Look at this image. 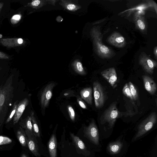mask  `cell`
<instances>
[{
  "instance_id": "obj_1",
  "label": "cell",
  "mask_w": 157,
  "mask_h": 157,
  "mask_svg": "<svg viewBox=\"0 0 157 157\" xmlns=\"http://www.w3.org/2000/svg\"><path fill=\"white\" fill-rule=\"evenodd\" d=\"M13 75H12L4 85L0 86V126L3 122L8 106L13 98Z\"/></svg>"
},
{
  "instance_id": "obj_2",
  "label": "cell",
  "mask_w": 157,
  "mask_h": 157,
  "mask_svg": "<svg viewBox=\"0 0 157 157\" xmlns=\"http://www.w3.org/2000/svg\"><path fill=\"white\" fill-rule=\"evenodd\" d=\"M94 49L98 55L103 58H110L113 57L115 52L110 48L102 43V36L100 30L98 28L93 27L91 31Z\"/></svg>"
},
{
  "instance_id": "obj_3",
  "label": "cell",
  "mask_w": 157,
  "mask_h": 157,
  "mask_svg": "<svg viewBox=\"0 0 157 157\" xmlns=\"http://www.w3.org/2000/svg\"><path fill=\"white\" fill-rule=\"evenodd\" d=\"M117 104L116 101L112 103L104 111L100 118L101 124L107 123L110 128L113 127L117 119L121 117V113L118 111Z\"/></svg>"
},
{
  "instance_id": "obj_4",
  "label": "cell",
  "mask_w": 157,
  "mask_h": 157,
  "mask_svg": "<svg viewBox=\"0 0 157 157\" xmlns=\"http://www.w3.org/2000/svg\"><path fill=\"white\" fill-rule=\"evenodd\" d=\"M157 114L155 112H152L138 125V132L134 137V140L144 135L150 130L157 122Z\"/></svg>"
},
{
  "instance_id": "obj_5",
  "label": "cell",
  "mask_w": 157,
  "mask_h": 157,
  "mask_svg": "<svg viewBox=\"0 0 157 157\" xmlns=\"http://www.w3.org/2000/svg\"><path fill=\"white\" fill-rule=\"evenodd\" d=\"M95 105L98 109L102 108L107 98L105 90L101 83L98 81L93 83Z\"/></svg>"
},
{
  "instance_id": "obj_6",
  "label": "cell",
  "mask_w": 157,
  "mask_h": 157,
  "mask_svg": "<svg viewBox=\"0 0 157 157\" xmlns=\"http://www.w3.org/2000/svg\"><path fill=\"white\" fill-rule=\"evenodd\" d=\"M84 136L95 145L99 144V134L98 128L94 119L89 125L84 127Z\"/></svg>"
},
{
  "instance_id": "obj_7",
  "label": "cell",
  "mask_w": 157,
  "mask_h": 157,
  "mask_svg": "<svg viewBox=\"0 0 157 157\" xmlns=\"http://www.w3.org/2000/svg\"><path fill=\"white\" fill-rule=\"evenodd\" d=\"M139 62L144 70L151 75L153 74L154 70L157 66V62L144 52L141 53L140 56Z\"/></svg>"
},
{
  "instance_id": "obj_8",
  "label": "cell",
  "mask_w": 157,
  "mask_h": 157,
  "mask_svg": "<svg viewBox=\"0 0 157 157\" xmlns=\"http://www.w3.org/2000/svg\"><path fill=\"white\" fill-rule=\"evenodd\" d=\"M55 86V83H50L46 86L42 92L40 102L41 107L43 109H45L48 106L52 96V90Z\"/></svg>"
},
{
  "instance_id": "obj_9",
  "label": "cell",
  "mask_w": 157,
  "mask_h": 157,
  "mask_svg": "<svg viewBox=\"0 0 157 157\" xmlns=\"http://www.w3.org/2000/svg\"><path fill=\"white\" fill-rule=\"evenodd\" d=\"M102 76L107 81L113 88L117 86V76L115 69L110 67L101 72Z\"/></svg>"
},
{
  "instance_id": "obj_10",
  "label": "cell",
  "mask_w": 157,
  "mask_h": 157,
  "mask_svg": "<svg viewBox=\"0 0 157 157\" xmlns=\"http://www.w3.org/2000/svg\"><path fill=\"white\" fill-rule=\"evenodd\" d=\"M107 42L110 44L118 48H123L126 44L124 37L119 33L114 32L107 38Z\"/></svg>"
},
{
  "instance_id": "obj_11",
  "label": "cell",
  "mask_w": 157,
  "mask_h": 157,
  "mask_svg": "<svg viewBox=\"0 0 157 157\" xmlns=\"http://www.w3.org/2000/svg\"><path fill=\"white\" fill-rule=\"evenodd\" d=\"M27 139L28 146L31 152L36 156H40L38 142L33 133L25 130Z\"/></svg>"
},
{
  "instance_id": "obj_12",
  "label": "cell",
  "mask_w": 157,
  "mask_h": 157,
  "mask_svg": "<svg viewBox=\"0 0 157 157\" xmlns=\"http://www.w3.org/2000/svg\"><path fill=\"white\" fill-rule=\"evenodd\" d=\"M144 13V11H139L136 12L134 15V20L136 28L143 33L146 32L147 28L145 19L142 15Z\"/></svg>"
},
{
  "instance_id": "obj_13",
  "label": "cell",
  "mask_w": 157,
  "mask_h": 157,
  "mask_svg": "<svg viewBox=\"0 0 157 157\" xmlns=\"http://www.w3.org/2000/svg\"><path fill=\"white\" fill-rule=\"evenodd\" d=\"M29 103V100L27 98H25L18 103L13 119L14 124L18 123L26 106L28 105Z\"/></svg>"
},
{
  "instance_id": "obj_14",
  "label": "cell",
  "mask_w": 157,
  "mask_h": 157,
  "mask_svg": "<svg viewBox=\"0 0 157 157\" xmlns=\"http://www.w3.org/2000/svg\"><path fill=\"white\" fill-rule=\"evenodd\" d=\"M142 78L146 90L151 95L155 94L157 90V85L153 79L146 75L143 76Z\"/></svg>"
},
{
  "instance_id": "obj_15",
  "label": "cell",
  "mask_w": 157,
  "mask_h": 157,
  "mask_svg": "<svg viewBox=\"0 0 157 157\" xmlns=\"http://www.w3.org/2000/svg\"><path fill=\"white\" fill-rule=\"evenodd\" d=\"M23 42V39L21 38H13L2 39L0 40V42L3 46L11 48L19 46Z\"/></svg>"
},
{
  "instance_id": "obj_16",
  "label": "cell",
  "mask_w": 157,
  "mask_h": 157,
  "mask_svg": "<svg viewBox=\"0 0 157 157\" xmlns=\"http://www.w3.org/2000/svg\"><path fill=\"white\" fill-rule=\"evenodd\" d=\"M57 140L56 135H52L48 144V149L50 157H56Z\"/></svg>"
},
{
  "instance_id": "obj_17",
  "label": "cell",
  "mask_w": 157,
  "mask_h": 157,
  "mask_svg": "<svg viewBox=\"0 0 157 157\" xmlns=\"http://www.w3.org/2000/svg\"><path fill=\"white\" fill-rule=\"evenodd\" d=\"M92 91L91 87H88L82 89L80 92L81 98L90 105L92 104Z\"/></svg>"
},
{
  "instance_id": "obj_18",
  "label": "cell",
  "mask_w": 157,
  "mask_h": 157,
  "mask_svg": "<svg viewBox=\"0 0 157 157\" xmlns=\"http://www.w3.org/2000/svg\"><path fill=\"white\" fill-rule=\"evenodd\" d=\"M122 146V144L121 141L117 140L109 144L107 147V150L111 154H116L120 152Z\"/></svg>"
},
{
  "instance_id": "obj_19",
  "label": "cell",
  "mask_w": 157,
  "mask_h": 157,
  "mask_svg": "<svg viewBox=\"0 0 157 157\" xmlns=\"http://www.w3.org/2000/svg\"><path fill=\"white\" fill-rule=\"evenodd\" d=\"M20 127L25 130L33 133L32 119L30 116H28L24 119L21 120L19 122Z\"/></svg>"
},
{
  "instance_id": "obj_20",
  "label": "cell",
  "mask_w": 157,
  "mask_h": 157,
  "mask_svg": "<svg viewBox=\"0 0 157 157\" xmlns=\"http://www.w3.org/2000/svg\"><path fill=\"white\" fill-rule=\"evenodd\" d=\"M16 135L17 139L22 146H27V136L25 130L20 127L17 132Z\"/></svg>"
},
{
  "instance_id": "obj_21",
  "label": "cell",
  "mask_w": 157,
  "mask_h": 157,
  "mask_svg": "<svg viewBox=\"0 0 157 157\" xmlns=\"http://www.w3.org/2000/svg\"><path fill=\"white\" fill-rule=\"evenodd\" d=\"M70 134L73 142L76 147L82 151H85L86 150L85 144L78 136L71 132Z\"/></svg>"
},
{
  "instance_id": "obj_22",
  "label": "cell",
  "mask_w": 157,
  "mask_h": 157,
  "mask_svg": "<svg viewBox=\"0 0 157 157\" xmlns=\"http://www.w3.org/2000/svg\"><path fill=\"white\" fill-rule=\"evenodd\" d=\"M71 66L75 71L81 75H85L86 72L84 69L82 63L78 60H75L72 63Z\"/></svg>"
},
{
  "instance_id": "obj_23",
  "label": "cell",
  "mask_w": 157,
  "mask_h": 157,
  "mask_svg": "<svg viewBox=\"0 0 157 157\" xmlns=\"http://www.w3.org/2000/svg\"><path fill=\"white\" fill-rule=\"evenodd\" d=\"M30 116L32 119L33 134L36 137H40V132L33 111H31Z\"/></svg>"
},
{
  "instance_id": "obj_24",
  "label": "cell",
  "mask_w": 157,
  "mask_h": 157,
  "mask_svg": "<svg viewBox=\"0 0 157 157\" xmlns=\"http://www.w3.org/2000/svg\"><path fill=\"white\" fill-rule=\"evenodd\" d=\"M63 6L67 10L75 11L80 8V7L71 2L70 1H61Z\"/></svg>"
},
{
  "instance_id": "obj_25",
  "label": "cell",
  "mask_w": 157,
  "mask_h": 157,
  "mask_svg": "<svg viewBox=\"0 0 157 157\" xmlns=\"http://www.w3.org/2000/svg\"><path fill=\"white\" fill-rule=\"evenodd\" d=\"M128 83L130 89L133 100H136L138 97L137 89L136 86L131 82H129Z\"/></svg>"
},
{
  "instance_id": "obj_26",
  "label": "cell",
  "mask_w": 157,
  "mask_h": 157,
  "mask_svg": "<svg viewBox=\"0 0 157 157\" xmlns=\"http://www.w3.org/2000/svg\"><path fill=\"white\" fill-rule=\"evenodd\" d=\"M122 91L123 94L125 96L131 100H133L130 89L128 83H126L124 85L122 89Z\"/></svg>"
},
{
  "instance_id": "obj_27",
  "label": "cell",
  "mask_w": 157,
  "mask_h": 157,
  "mask_svg": "<svg viewBox=\"0 0 157 157\" xmlns=\"http://www.w3.org/2000/svg\"><path fill=\"white\" fill-rule=\"evenodd\" d=\"M18 103V101H16L14 103L10 113L6 121V123H7L10 122L12 120L13 116H14Z\"/></svg>"
},
{
  "instance_id": "obj_28",
  "label": "cell",
  "mask_w": 157,
  "mask_h": 157,
  "mask_svg": "<svg viewBox=\"0 0 157 157\" xmlns=\"http://www.w3.org/2000/svg\"><path fill=\"white\" fill-rule=\"evenodd\" d=\"M67 110L71 119L74 121L75 119V113L73 108L70 105L67 106Z\"/></svg>"
},
{
  "instance_id": "obj_29",
  "label": "cell",
  "mask_w": 157,
  "mask_h": 157,
  "mask_svg": "<svg viewBox=\"0 0 157 157\" xmlns=\"http://www.w3.org/2000/svg\"><path fill=\"white\" fill-rule=\"evenodd\" d=\"M21 16L19 14H16L13 15L10 21L12 24H17L20 20Z\"/></svg>"
},
{
  "instance_id": "obj_30",
  "label": "cell",
  "mask_w": 157,
  "mask_h": 157,
  "mask_svg": "<svg viewBox=\"0 0 157 157\" xmlns=\"http://www.w3.org/2000/svg\"><path fill=\"white\" fill-rule=\"evenodd\" d=\"M42 1L35 0L33 1L31 3V5L34 7H40V5H42Z\"/></svg>"
},
{
  "instance_id": "obj_31",
  "label": "cell",
  "mask_w": 157,
  "mask_h": 157,
  "mask_svg": "<svg viewBox=\"0 0 157 157\" xmlns=\"http://www.w3.org/2000/svg\"><path fill=\"white\" fill-rule=\"evenodd\" d=\"M77 101L79 105L82 108L85 109H87L85 104L79 96H78L77 98Z\"/></svg>"
},
{
  "instance_id": "obj_32",
  "label": "cell",
  "mask_w": 157,
  "mask_h": 157,
  "mask_svg": "<svg viewBox=\"0 0 157 157\" xmlns=\"http://www.w3.org/2000/svg\"><path fill=\"white\" fill-rule=\"evenodd\" d=\"M148 5L149 7H151L153 8L155 11L156 13L157 14V4L153 1H148Z\"/></svg>"
},
{
  "instance_id": "obj_33",
  "label": "cell",
  "mask_w": 157,
  "mask_h": 157,
  "mask_svg": "<svg viewBox=\"0 0 157 157\" xmlns=\"http://www.w3.org/2000/svg\"><path fill=\"white\" fill-rule=\"evenodd\" d=\"M9 56L6 54L0 51V59H8Z\"/></svg>"
},
{
  "instance_id": "obj_34",
  "label": "cell",
  "mask_w": 157,
  "mask_h": 157,
  "mask_svg": "<svg viewBox=\"0 0 157 157\" xmlns=\"http://www.w3.org/2000/svg\"><path fill=\"white\" fill-rule=\"evenodd\" d=\"M154 53L156 59L157 57V47H155L154 49Z\"/></svg>"
},
{
  "instance_id": "obj_35",
  "label": "cell",
  "mask_w": 157,
  "mask_h": 157,
  "mask_svg": "<svg viewBox=\"0 0 157 157\" xmlns=\"http://www.w3.org/2000/svg\"><path fill=\"white\" fill-rule=\"evenodd\" d=\"M3 6V2H0V11L1 10Z\"/></svg>"
},
{
  "instance_id": "obj_36",
  "label": "cell",
  "mask_w": 157,
  "mask_h": 157,
  "mask_svg": "<svg viewBox=\"0 0 157 157\" xmlns=\"http://www.w3.org/2000/svg\"><path fill=\"white\" fill-rule=\"evenodd\" d=\"M21 157H28L27 155L25 154H22Z\"/></svg>"
}]
</instances>
